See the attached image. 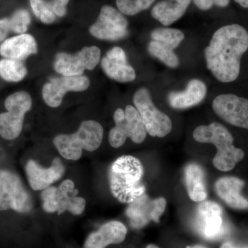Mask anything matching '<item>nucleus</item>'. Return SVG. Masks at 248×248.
I'll return each instance as SVG.
<instances>
[{"label":"nucleus","mask_w":248,"mask_h":248,"mask_svg":"<svg viewBox=\"0 0 248 248\" xmlns=\"http://www.w3.org/2000/svg\"><path fill=\"white\" fill-rule=\"evenodd\" d=\"M190 2L191 0H163L153 8L151 15L163 25L168 27L184 16Z\"/></svg>","instance_id":"obj_22"},{"label":"nucleus","mask_w":248,"mask_h":248,"mask_svg":"<svg viewBox=\"0 0 248 248\" xmlns=\"http://www.w3.org/2000/svg\"><path fill=\"white\" fill-rule=\"evenodd\" d=\"M234 1L241 5L242 7L248 8V0H234Z\"/></svg>","instance_id":"obj_35"},{"label":"nucleus","mask_w":248,"mask_h":248,"mask_svg":"<svg viewBox=\"0 0 248 248\" xmlns=\"http://www.w3.org/2000/svg\"><path fill=\"white\" fill-rule=\"evenodd\" d=\"M166 201L164 198L151 200L143 194L128 205L126 215L130 225L134 229H141L151 221L159 223V218L164 213Z\"/></svg>","instance_id":"obj_12"},{"label":"nucleus","mask_w":248,"mask_h":248,"mask_svg":"<svg viewBox=\"0 0 248 248\" xmlns=\"http://www.w3.org/2000/svg\"><path fill=\"white\" fill-rule=\"evenodd\" d=\"M245 182L239 178L223 177L215 184V190L218 197L223 202L234 209L248 208V201L241 194Z\"/></svg>","instance_id":"obj_19"},{"label":"nucleus","mask_w":248,"mask_h":248,"mask_svg":"<svg viewBox=\"0 0 248 248\" xmlns=\"http://www.w3.org/2000/svg\"><path fill=\"white\" fill-rule=\"evenodd\" d=\"M89 86L90 80L85 76L54 78L44 86L42 97L48 107L57 108L61 105L67 93L84 91L89 89Z\"/></svg>","instance_id":"obj_14"},{"label":"nucleus","mask_w":248,"mask_h":248,"mask_svg":"<svg viewBox=\"0 0 248 248\" xmlns=\"http://www.w3.org/2000/svg\"><path fill=\"white\" fill-rule=\"evenodd\" d=\"M101 59V50L97 46L84 47L75 55L60 53L57 55L54 68L63 76H82L85 70L94 69Z\"/></svg>","instance_id":"obj_9"},{"label":"nucleus","mask_w":248,"mask_h":248,"mask_svg":"<svg viewBox=\"0 0 248 248\" xmlns=\"http://www.w3.org/2000/svg\"><path fill=\"white\" fill-rule=\"evenodd\" d=\"M206 93L205 83L200 79H192L189 81L185 91L170 93L169 104L174 109L188 108L200 104Z\"/></svg>","instance_id":"obj_21"},{"label":"nucleus","mask_w":248,"mask_h":248,"mask_svg":"<svg viewBox=\"0 0 248 248\" xmlns=\"http://www.w3.org/2000/svg\"><path fill=\"white\" fill-rule=\"evenodd\" d=\"M69 0H51L53 12L57 17H63L66 14V6Z\"/></svg>","instance_id":"obj_32"},{"label":"nucleus","mask_w":248,"mask_h":248,"mask_svg":"<svg viewBox=\"0 0 248 248\" xmlns=\"http://www.w3.org/2000/svg\"><path fill=\"white\" fill-rule=\"evenodd\" d=\"M152 40L168 46L172 50L177 48L184 40V34L182 31L170 28H159L151 32Z\"/></svg>","instance_id":"obj_26"},{"label":"nucleus","mask_w":248,"mask_h":248,"mask_svg":"<svg viewBox=\"0 0 248 248\" xmlns=\"http://www.w3.org/2000/svg\"><path fill=\"white\" fill-rule=\"evenodd\" d=\"M128 21L118 10L105 5L97 21L90 27V33L102 40H122L128 34Z\"/></svg>","instance_id":"obj_10"},{"label":"nucleus","mask_w":248,"mask_h":248,"mask_svg":"<svg viewBox=\"0 0 248 248\" xmlns=\"http://www.w3.org/2000/svg\"><path fill=\"white\" fill-rule=\"evenodd\" d=\"M193 138L200 143H213L217 147L213 164L219 170H231L244 158V152L234 147V138L221 124L214 122L208 125H200L194 130Z\"/></svg>","instance_id":"obj_3"},{"label":"nucleus","mask_w":248,"mask_h":248,"mask_svg":"<svg viewBox=\"0 0 248 248\" xmlns=\"http://www.w3.org/2000/svg\"><path fill=\"white\" fill-rule=\"evenodd\" d=\"M155 0H116L117 8L122 14L135 16L149 9Z\"/></svg>","instance_id":"obj_28"},{"label":"nucleus","mask_w":248,"mask_h":248,"mask_svg":"<svg viewBox=\"0 0 248 248\" xmlns=\"http://www.w3.org/2000/svg\"><path fill=\"white\" fill-rule=\"evenodd\" d=\"M104 129L96 121H84L78 131L73 134H62L54 138L53 143L62 157L77 161L83 151H95L101 146Z\"/></svg>","instance_id":"obj_4"},{"label":"nucleus","mask_w":248,"mask_h":248,"mask_svg":"<svg viewBox=\"0 0 248 248\" xmlns=\"http://www.w3.org/2000/svg\"><path fill=\"white\" fill-rule=\"evenodd\" d=\"M143 167L135 156L124 155L116 159L109 170L110 190L115 198L124 203H130L145 194L142 184Z\"/></svg>","instance_id":"obj_2"},{"label":"nucleus","mask_w":248,"mask_h":248,"mask_svg":"<svg viewBox=\"0 0 248 248\" xmlns=\"http://www.w3.org/2000/svg\"><path fill=\"white\" fill-rule=\"evenodd\" d=\"M187 248H208L205 246H200V245H197V246H192V247H187Z\"/></svg>","instance_id":"obj_36"},{"label":"nucleus","mask_w":248,"mask_h":248,"mask_svg":"<svg viewBox=\"0 0 248 248\" xmlns=\"http://www.w3.org/2000/svg\"><path fill=\"white\" fill-rule=\"evenodd\" d=\"M11 31L18 34H24L31 23V16L27 10L19 9L16 11L9 18Z\"/></svg>","instance_id":"obj_29"},{"label":"nucleus","mask_w":248,"mask_h":248,"mask_svg":"<svg viewBox=\"0 0 248 248\" xmlns=\"http://www.w3.org/2000/svg\"><path fill=\"white\" fill-rule=\"evenodd\" d=\"M10 31H11V28H10L9 18L0 19V42L6 38Z\"/></svg>","instance_id":"obj_33"},{"label":"nucleus","mask_w":248,"mask_h":248,"mask_svg":"<svg viewBox=\"0 0 248 248\" xmlns=\"http://www.w3.org/2000/svg\"><path fill=\"white\" fill-rule=\"evenodd\" d=\"M26 172L32 190H45L53 183L60 180L65 173V167L60 158L53 159L48 169L42 167L34 160H29L26 166Z\"/></svg>","instance_id":"obj_15"},{"label":"nucleus","mask_w":248,"mask_h":248,"mask_svg":"<svg viewBox=\"0 0 248 248\" xmlns=\"http://www.w3.org/2000/svg\"><path fill=\"white\" fill-rule=\"evenodd\" d=\"M146 248H159V247H157V246H155V245H148V246H147Z\"/></svg>","instance_id":"obj_37"},{"label":"nucleus","mask_w":248,"mask_h":248,"mask_svg":"<svg viewBox=\"0 0 248 248\" xmlns=\"http://www.w3.org/2000/svg\"><path fill=\"white\" fill-rule=\"evenodd\" d=\"M79 191L75 188V184L70 179L63 181L57 187L55 200L57 212L59 215L69 211L74 215L84 213L86 208V200L83 197H78Z\"/></svg>","instance_id":"obj_18"},{"label":"nucleus","mask_w":248,"mask_h":248,"mask_svg":"<svg viewBox=\"0 0 248 248\" xmlns=\"http://www.w3.org/2000/svg\"><path fill=\"white\" fill-rule=\"evenodd\" d=\"M133 102L141 116L147 133L154 138H164L170 133L172 121L155 107L148 89L141 88L138 90L134 94Z\"/></svg>","instance_id":"obj_8"},{"label":"nucleus","mask_w":248,"mask_h":248,"mask_svg":"<svg viewBox=\"0 0 248 248\" xmlns=\"http://www.w3.org/2000/svg\"><path fill=\"white\" fill-rule=\"evenodd\" d=\"M220 248H248V246H236L233 243L227 241L222 244Z\"/></svg>","instance_id":"obj_34"},{"label":"nucleus","mask_w":248,"mask_h":248,"mask_svg":"<svg viewBox=\"0 0 248 248\" xmlns=\"http://www.w3.org/2000/svg\"><path fill=\"white\" fill-rule=\"evenodd\" d=\"M115 126L109 133L108 141L115 148L123 146L127 138L141 143L146 138V130L136 108L128 105L125 110L118 108L114 113Z\"/></svg>","instance_id":"obj_5"},{"label":"nucleus","mask_w":248,"mask_h":248,"mask_svg":"<svg viewBox=\"0 0 248 248\" xmlns=\"http://www.w3.org/2000/svg\"><path fill=\"white\" fill-rule=\"evenodd\" d=\"M8 112L0 114V135L6 140H16L23 128L26 113L32 107V99L25 91L11 94L4 102Z\"/></svg>","instance_id":"obj_7"},{"label":"nucleus","mask_w":248,"mask_h":248,"mask_svg":"<svg viewBox=\"0 0 248 248\" xmlns=\"http://www.w3.org/2000/svg\"><path fill=\"white\" fill-rule=\"evenodd\" d=\"M248 49V32L242 26L231 24L214 33L205 49L207 67L218 81L229 83L237 79L241 59Z\"/></svg>","instance_id":"obj_1"},{"label":"nucleus","mask_w":248,"mask_h":248,"mask_svg":"<svg viewBox=\"0 0 248 248\" xmlns=\"http://www.w3.org/2000/svg\"><path fill=\"white\" fill-rule=\"evenodd\" d=\"M57 187H49L45 189L41 194L42 200V207L46 213H53L57 212L56 195Z\"/></svg>","instance_id":"obj_30"},{"label":"nucleus","mask_w":248,"mask_h":248,"mask_svg":"<svg viewBox=\"0 0 248 248\" xmlns=\"http://www.w3.org/2000/svg\"><path fill=\"white\" fill-rule=\"evenodd\" d=\"M32 207V197L20 178L11 171L0 170V211L28 213Z\"/></svg>","instance_id":"obj_6"},{"label":"nucleus","mask_w":248,"mask_h":248,"mask_svg":"<svg viewBox=\"0 0 248 248\" xmlns=\"http://www.w3.org/2000/svg\"><path fill=\"white\" fill-rule=\"evenodd\" d=\"M126 234L127 228L124 223L109 221L89 235L83 248H106L110 245L121 244Z\"/></svg>","instance_id":"obj_17"},{"label":"nucleus","mask_w":248,"mask_h":248,"mask_svg":"<svg viewBox=\"0 0 248 248\" xmlns=\"http://www.w3.org/2000/svg\"><path fill=\"white\" fill-rule=\"evenodd\" d=\"M186 187L189 197L196 202H203L207 198L206 186L203 169L199 165L189 164L185 170Z\"/></svg>","instance_id":"obj_23"},{"label":"nucleus","mask_w":248,"mask_h":248,"mask_svg":"<svg viewBox=\"0 0 248 248\" xmlns=\"http://www.w3.org/2000/svg\"><path fill=\"white\" fill-rule=\"evenodd\" d=\"M37 42L29 34H21L7 39L0 46V55L11 60H25L28 57L37 53Z\"/></svg>","instance_id":"obj_20"},{"label":"nucleus","mask_w":248,"mask_h":248,"mask_svg":"<svg viewBox=\"0 0 248 248\" xmlns=\"http://www.w3.org/2000/svg\"><path fill=\"white\" fill-rule=\"evenodd\" d=\"M196 228L204 238L210 241L221 239L226 234L223 210L213 202H204L197 209Z\"/></svg>","instance_id":"obj_11"},{"label":"nucleus","mask_w":248,"mask_h":248,"mask_svg":"<svg viewBox=\"0 0 248 248\" xmlns=\"http://www.w3.org/2000/svg\"><path fill=\"white\" fill-rule=\"evenodd\" d=\"M213 108L227 123L248 130V99L233 94H223L213 100Z\"/></svg>","instance_id":"obj_13"},{"label":"nucleus","mask_w":248,"mask_h":248,"mask_svg":"<svg viewBox=\"0 0 248 248\" xmlns=\"http://www.w3.org/2000/svg\"><path fill=\"white\" fill-rule=\"evenodd\" d=\"M31 8L34 14L45 24H50L55 22L57 16L53 12L51 1L46 0H30Z\"/></svg>","instance_id":"obj_27"},{"label":"nucleus","mask_w":248,"mask_h":248,"mask_svg":"<svg viewBox=\"0 0 248 248\" xmlns=\"http://www.w3.org/2000/svg\"><path fill=\"white\" fill-rule=\"evenodd\" d=\"M194 3L202 11H208L215 5L218 7L225 8L230 4L231 0H193Z\"/></svg>","instance_id":"obj_31"},{"label":"nucleus","mask_w":248,"mask_h":248,"mask_svg":"<svg viewBox=\"0 0 248 248\" xmlns=\"http://www.w3.org/2000/svg\"><path fill=\"white\" fill-rule=\"evenodd\" d=\"M102 68L110 79L119 82L133 81L136 78L135 69L127 62L126 55L120 47H114L102 60Z\"/></svg>","instance_id":"obj_16"},{"label":"nucleus","mask_w":248,"mask_h":248,"mask_svg":"<svg viewBox=\"0 0 248 248\" xmlns=\"http://www.w3.org/2000/svg\"><path fill=\"white\" fill-rule=\"evenodd\" d=\"M27 69L19 60L5 58L0 61V75L7 81L18 82L25 78Z\"/></svg>","instance_id":"obj_24"},{"label":"nucleus","mask_w":248,"mask_h":248,"mask_svg":"<svg viewBox=\"0 0 248 248\" xmlns=\"http://www.w3.org/2000/svg\"><path fill=\"white\" fill-rule=\"evenodd\" d=\"M148 51L151 56L159 59L170 68H175L179 66V60L174 50L164 44L152 40L148 45Z\"/></svg>","instance_id":"obj_25"}]
</instances>
